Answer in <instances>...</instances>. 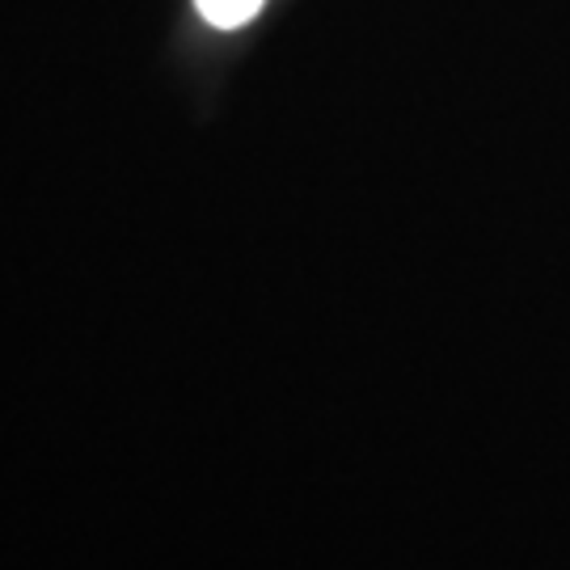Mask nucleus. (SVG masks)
Segmentation results:
<instances>
[{
  "instance_id": "f257e3e1",
  "label": "nucleus",
  "mask_w": 570,
  "mask_h": 570,
  "mask_svg": "<svg viewBox=\"0 0 570 570\" xmlns=\"http://www.w3.org/2000/svg\"><path fill=\"white\" fill-rule=\"evenodd\" d=\"M263 4L266 0H195V9H199L216 30H237V26H245L249 18H258Z\"/></svg>"
}]
</instances>
